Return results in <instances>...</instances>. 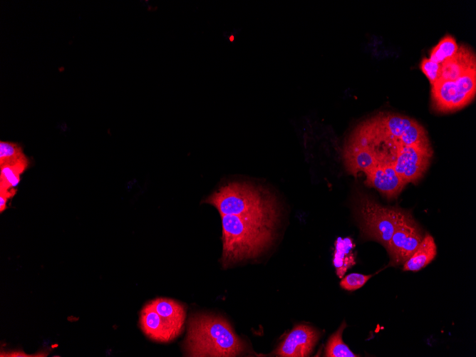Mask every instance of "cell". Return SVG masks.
Returning a JSON list of instances; mask_svg holds the SVG:
<instances>
[{
	"label": "cell",
	"mask_w": 476,
	"mask_h": 357,
	"mask_svg": "<svg viewBox=\"0 0 476 357\" xmlns=\"http://www.w3.org/2000/svg\"><path fill=\"white\" fill-rule=\"evenodd\" d=\"M343 160L347 171L353 175L359 172L366 173L378 162L374 150L368 145L348 142L343 150Z\"/></svg>",
	"instance_id": "7c38bea8"
},
{
	"label": "cell",
	"mask_w": 476,
	"mask_h": 357,
	"mask_svg": "<svg viewBox=\"0 0 476 357\" xmlns=\"http://www.w3.org/2000/svg\"><path fill=\"white\" fill-rule=\"evenodd\" d=\"M48 353H36V354H31V355H28L24 353L23 351H7V352H1V356H8V357H30V356H46Z\"/></svg>",
	"instance_id": "603a6c76"
},
{
	"label": "cell",
	"mask_w": 476,
	"mask_h": 357,
	"mask_svg": "<svg viewBox=\"0 0 476 357\" xmlns=\"http://www.w3.org/2000/svg\"><path fill=\"white\" fill-rule=\"evenodd\" d=\"M29 164L26 156L17 162L0 165V190L14 189L20 182L21 175Z\"/></svg>",
	"instance_id": "2e32d148"
},
{
	"label": "cell",
	"mask_w": 476,
	"mask_h": 357,
	"mask_svg": "<svg viewBox=\"0 0 476 357\" xmlns=\"http://www.w3.org/2000/svg\"><path fill=\"white\" fill-rule=\"evenodd\" d=\"M205 202L220 215L229 214L276 222L279 215L274 197L265 189L251 183L233 182L221 186Z\"/></svg>",
	"instance_id": "3957f363"
},
{
	"label": "cell",
	"mask_w": 476,
	"mask_h": 357,
	"mask_svg": "<svg viewBox=\"0 0 476 357\" xmlns=\"http://www.w3.org/2000/svg\"><path fill=\"white\" fill-rule=\"evenodd\" d=\"M150 303L155 311L179 335L185 319L184 306L172 299L165 298H158Z\"/></svg>",
	"instance_id": "4fadbf2b"
},
{
	"label": "cell",
	"mask_w": 476,
	"mask_h": 357,
	"mask_svg": "<svg viewBox=\"0 0 476 357\" xmlns=\"http://www.w3.org/2000/svg\"><path fill=\"white\" fill-rule=\"evenodd\" d=\"M346 324L345 322L329 338L325 348V356L327 357H356L348 346L342 340V334Z\"/></svg>",
	"instance_id": "e0dca14e"
},
{
	"label": "cell",
	"mask_w": 476,
	"mask_h": 357,
	"mask_svg": "<svg viewBox=\"0 0 476 357\" xmlns=\"http://www.w3.org/2000/svg\"><path fill=\"white\" fill-rule=\"evenodd\" d=\"M26 157L20 144L9 141H0V165L13 163Z\"/></svg>",
	"instance_id": "d6986e66"
},
{
	"label": "cell",
	"mask_w": 476,
	"mask_h": 357,
	"mask_svg": "<svg viewBox=\"0 0 476 357\" xmlns=\"http://www.w3.org/2000/svg\"><path fill=\"white\" fill-rule=\"evenodd\" d=\"M221 217L224 267L257 257L273 241L276 222L229 214Z\"/></svg>",
	"instance_id": "6da1fadb"
},
{
	"label": "cell",
	"mask_w": 476,
	"mask_h": 357,
	"mask_svg": "<svg viewBox=\"0 0 476 357\" xmlns=\"http://www.w3.org/2000/svg\"><path fill=\"white\" fill-rule=\"evenodd\" d=\"M371 276L372 275L351 273L342 279L340 286L345 290L355 291L361 288Z\"/></svg>",
	"instance_id": "ffe728a7"
},
{
	"label": "cell",
	"mask_w": 476,
	"mask_h": 357,
	"mask_svg": "<svg viewBox=\"0 0 476 357\" xmlns=\"http://www.w3.org/2000/svg\"><path fill=\"white\" fill-rule=\"evenodd\" d=\"M16 190H0V212H3L7 207L6 204L8 200L14 196Z\"/></svg>",
	"instance_id": "7402d4cb"
},
{
	"label": "cell",
	"mask_w": 476,
	"mask_h": 357,
	"mask_svg": "<svg viewBox=\"0 0 476 357\" xmlns=\"http://www.w3.org/2000/svg\"><path fill=\"white\" fill-rule=\"evenodd\" d=\"M420 68L428 79L430 85L434 84L440 76V64L424 58L420 63Z\"/></svg>",
	"instance_id": "44dd1931"
},
{
	"label": "cell",
	"mask_w": 476,
	"mask_h": 357,
	"mask_svg": "<svg viewBox=\"0 0 476 357\" xmlns=\"http://www.w3.org/2000/svg\"><path fill=\"white\" fill-rule=\"evenodd\" d=\"M355 207L362 235L387 249L400 209L383 207L364 194L357 195Z\"/></svg>",
	"instance_id": "277c9868"
},
{
	"label": "cell",
	"mask_w": 476,
	"mask_h": 357,
	"mask_svg": "<svg viewBox=\"0 0 476 357\" xmlns=\"http://www.w3.org/2000/svg\"><path fill=\"white\" fill-rule=\"evenodd\" d=\"M365 174L366 184L388 199L397 197L406 185L394 170L392 161L386 158H378L377 163Z\"/></svg>",
	"instance_id": "ba28073f"
},
{
	"label": "cell",
	"mask_w": 476,
	"mask_h": 357,
	"mask_svg": "<svg viewBox=\"0 0 476 357\" xmlns=\"http://www.w3.org/2000/svg\"><path fill=\"white\" fill-rule=\"evenodd\" d=\"M476 93V69L454 81L438 79L431 86L432 106L439 113H450L468 105Z\"/></svg>",
	"instance_id": "5b68a950"
},
{
	"label": "cell",
	"mask_w": 476,
	"mask_h": 357,
	"mask_svg": "<svg viewBox=\"0 0 476 357\" xmlns=\"http://www.w3.org/2000/svg\"><path fill=\"white\" fill-rule=\"evenodd\" d=\"M398 143L393 165L395 172L407 184L422 177L428 169L433 155L431 147L407 146Z\"/></svg>",
	"instance_id": "52a82bcc"
},
{
	"label": "cell",
	"mask_w": 476,
	"mask_h": 357,
	"mask_svg": "<svg viewBox=\"0 0 476 357\" xmlns=\"http://www.w3.org/2000/svg\"><path fill=\"white\" fill-rule=\"evenodd\" d=\"M475 69V53L471 47L462 43L453 56L440 64L439 79L454 81Z\"/></svg>",
	"instance_id": "30bf717a"
},
{
	"label": "cell",
	"mask_w": 476,
	"mask_h": 357,
	"mask_svg": "<svg viewBox=\"0 0 476 357\" xmlns=\"http://www.w3.org/2000/svg\"><path fill=\"white\" fill-rule=\"evenodd\" d=\"M458 45L451 35H446L431 49L430 59L441 64L447 58L453 56L457 51Z\"/></svg>",
	"instance_id": "ac0fdd59"
},
{
	"label": "cell",
	"mask_w": 476,
	"mask_h": 357,
	"mask_svg": "<svg viewBox=\"0 0 476 357\" xmlns=\"http://www.w3.org/2000/svg\"><path fill=\"white\" fill-rule=\"evenodd\" d=\"M436 254L437 247L434 239L427 234L423 237L416 250L403 263V270L418 271L430 263Z\"/></svg>",
	"instance_id": "5bb4252c"
},
{
	"label": "cell",
	"mask_w": 476,
	"mask_h": 357,
	"mask_svg": "<svg viewBox=\"0 0 476 357\" xmlns=\"http://www.w3.org/2000/svg\"><path fill=\"white\" fill-rule=\"evenodd\" d=\"M423 237L411 215L400 210L386 249L392 264H403L418 247Z\"/></svg>",
	"instance_id": "8992f818"
},
{
	"label": "cell",
	"mask_w": 476,
	"mask_h": 357,
	"mask_svg": "<svg viewBox=\"0 0 476 357\" xmlns=\"http://www.w3.org/2000/svg\"><path fill=\"white\" fill-rule=\"evenodd\" d=\"M353 249V242L348 237H338L335 242L333 264L339 278H342L346 271L355 264Z\"/></svg>",
	"instance_id": "9a60e30c"
},
{
	"label": "cell",
	"mask_w": 476,
	"mask_h": 357,
	"mask_svg": "<svg viewBox=\"0 0 476 357\" xmlns=\"http://www.w3.org/2000/svg\"><path fill=\"white\" fill-rule=\"evenodd\" d=\"M184 346L189 356H236L245 350L227 321L206 314L190 317Z\"/></svg>",
	"instance_id": "7a4b0ae2"
},
{
	"label": "cell",
	"mask_w": 476,
	"mask_h": 357,
	"mask_svg": "<svg viewBox=\"0 0 476 357\" xmlns=\"http://www.w3.org/2000/svg\"><path fill=\"white\" fill-rule=\"evenodd\" d=\"M319 333L307 325H296L288 333L275 351L282 357L309 356L312 352Z\"/></svg>",
	"instance_id": "9c48e42d"
},
{
	"label": "cell",
	"mask_w": 476,
	"mask_h": 357,
	"mask_svg": "<svg viewBox=\"0 0 476 357\" xmlns=\"http://www.w3.org/2000/svg\"><path fill=\"white\" fill-rule=\"evenodd\" d=\"M139 321L143 333L152 341L166 343L178 336L155 311L150 303L143 308Z\"/></svg>",
	"instance_id": "8fae6325"
}]
</instances>
